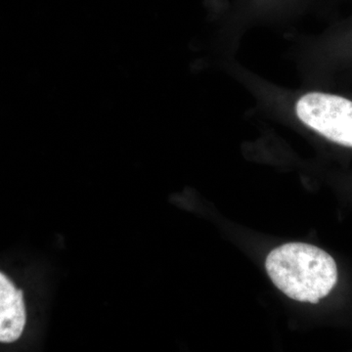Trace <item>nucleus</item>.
Instances as JSON below:
<instances>
[{"mask_svg": "<svg viewBox=\"0 0 352 352\" xmlns=\"http://www.w3.org/2000/svg\"><path fill=\"white\" fill-rule=\"evenodd\" d=\"M265 267L275 286L298 302H319L338 281L335 259L323 250L303 243H289L273 250Z\"/></svg>", "mask_w": 352, "mask_h": 352, "instance_id": "nucleus-1", "label": "nucleus"}, {"mask_svg": "<svg viewBox=\"0 0 352 352\" xmlns=\"http://www.w3.org/2000/svg\"><path fill=\"white\" fill-rule=\"evenodd\" d=\"M303 124L337 144L352 148V101L338 95L311 92L296 106Z\"/></svg>", "mask_w": 352, "mask_h": 352, "instance_id": "nucleus-2", "label": "nucleus"}, {"mask_svg": "<svg viewBox=\"0 0 352 352\" xmlns=\"http://www.w3.org/2000/svg\"><path fill=\"white\" fill-rule=\"evenodd\" d=\"M27 322L24 295L10 279L0 272V342H16Z\"/></svg>", "mask_w": 352, "mask_h": 352, "instance_id": "nucleus-3", "label": "nucleus"}]
</instances>
